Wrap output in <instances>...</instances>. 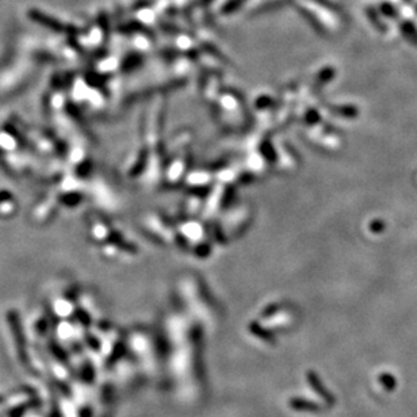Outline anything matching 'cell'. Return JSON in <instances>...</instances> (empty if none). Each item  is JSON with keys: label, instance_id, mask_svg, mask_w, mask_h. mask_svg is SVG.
Masks as SVG:
<instances>
[{"label": "cell", "instance_id": "1", "mask_svg": "<svg viewBox=\"0 0 417 417\" xmlns=\"http://www.w3.org/2000/svg\"><path fill=\"white\" fill-rule=\"evenodd\" d=\"M31 18L35 19V21L43 23V26H48V27H52V29H59V26H57L59 23H56L55 21H52L49 18H45L43 15H39V13L31 11Z\"/></svg>", "mask_w": 417, "mask_h": 417}]
</instances>
